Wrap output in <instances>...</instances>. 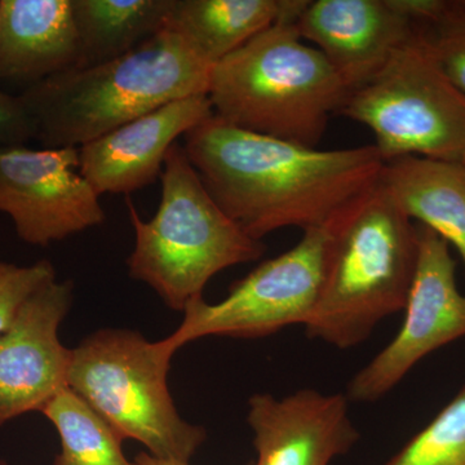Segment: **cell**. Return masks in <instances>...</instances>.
Here are the masks:
<instances>
[{
    "instance_id": "obj_1",
    "label": "cell",
    "mask_w": 465,
    "mask_h": 465,
    "mask_svg": "<svg viewBox=\"0 0 465 465\" xmlns=\"http://www.w3.org/2000/svg\"><path fill=\"white\" fill-rule=\"evenodd\" d=\"M216 203L256 241L283 228H326L381 180L375 145L321 150L241 130L213 114L183 136Z\"/></svg>"
},
{
    "instance_id": "obj_2",
    "label": "cell",
    "mask_w": 465,
    "mask_h": 465,
    "mask_svg": "<svg viewBox=\"0 0 465 465\" xmlns=\"http://www.w3.org/2000/svg\"><path fill=\"white\" fill-rule=\"evenodd\" d=\"M213 67L162 29L124 56L58 73L20 97L43 149L81 148L173 101L207 94Z\"/></svg>"
},
{
    "instance_id": "obj_3",
    "label": "cell",
    "mask_w": 465,
    "mask_h": 465,
    "mask_svg": "<svg viewBox=\"0 0 465 465\" xmlns=\"http://www.w3.org/2000/svg\"><path fill=\"white\" fill-rule=\"evenodd\" d=\"M329 229L322 292L305 333L351 349L405 309L418 262V226L378 183Z\"/></svg>"
},
{
    "instance_id": "obj_4",
    "label": "cell",
    "mask_w": 465,
    "mask_h": 465,
    "mask_svg": "<svg viewBox=\"0 0 465 465\" xmlns=\"http://www.w3.org/2000/svg\"><path fill=\"white\" fill-rule=\"evenodd\" d=\"M295 23L275 24L217 63L207 96L226 124L317 148L351 91Z\"/></svg>"
},
{
    "instance_id": "obj_5",
    "label": "cell",
    "mask_w": 465,
    "mask_h": 465,
    "mask_svg": "<svg viewBox=\"0 0 465 465\" xmlns=\"http://www.w3.org/2000/svg\"><path fill=\"white\" fill-rule=\"evenodd\" d=\"M161 182V202L149 222H143L127 200L134 229L128 272L134 280L152 287L168 308L183 312L203 298L211 278L232 266L256 262L265 246L242 231L216 203L182 143H174L167 153Z\"/></svg>"
},
{
    "instance_id": "obj_6",
    "label": "cell",
    "mask_w": 465,
    "mask_h": 465,
    "mask_svg": "<svg viewBox=\"0 0 465 465\" xmlns=\"http://www.w3.org/2000/svg\"><path fill=\"white\" fill-rule=\"evenodd\" d=\"M174 353L125 329H103L72 349L67 387L112 427L122 440L143 443L153 457L185 461L207 439L183 420L167 385Z\"/></svg>"
},
{
    "instance_id": "obj_7",
    "label": "cell",
    "mask_w": 465,
    "mask_h": 465,
    "mask_svg": "<svg viewBox=\"0 0 465 465\" xmlns=\"http://www.w3.org/2000/svg\"><path fill=\"white\" fill-rule=\"evenodd\" d=\"M339 114L366 125L384 162L423 157L465 163V97L437 64L420 27Z\"/></svg>"
},
{
    "instance_id": "obj_8",
    "label": "cell",
    "mask_w": 465,
    "mask_h": 465,
    "mask_svg": "<svg viewBox=\"0 0 465 465\" xmlns=\"http://www.w3.org/2000/svg\"><path fill=\"white\" fill-rule=\"evenodd\" d=\"M329 247V226L302 232L292 249L256 266L222 302H192L179 329L164 342L176 353L208 336L260 339L295 324L305 326L322 292Z\"/></svg>"
},
{
    "instance_id": "obj_9",
    "label": "cell",
    "mask_w": 465,
    "mask_h": 465,
    "mask_svg": "<svg viewBox=\"0 0 465 465\" xmlns=\"http://www.w3.org/2000/svg\"><path fill=\"white\" fill-rule=\"evenodd\" d=\"M418 226V262L397 335L348 384L349 402L387 396L423 358L465 336V293L457 283L450 244Z\"/></svg>"
},
{
    "instance_id": "obj_10",
    "label": "cell",
    "mask_w": 465,
    "mask_h": 465,
    "mask_svg": "<svg viewBox=\"0 0 465 465\" xmlns=\"http://www.w3.org/2000/svg\"><path fill=\"white\" fill-rule=\"evenodd\" d=\"M0 211L33 246L65 240L106 219L100 195L79 171V148L0 146Z\"/></svg>"
},
{
    "instance_id": "obj_11",
    "label": "cell",
    "mask_w": 465,
    "mask_h": 465,
    "mask_svg": "<svg viewBox=\"0 0 465 465\" xmlns=\"http://www.w3.org/2000/svg\"><path fill=\"white\" fill-rule=\"evenodd\" d=\"M73 302V283H45L24 302L14 323L0 335V425L42 411L67 388L72 349L58 329Z\"/></svg>"
},
{
    "instance_id": "obj_12",
    "label": "cell",
    "mask_w": 465,
    "mask_h": 465,
    "mask_svg": "<svg viewBox=\"0 0 465 465\" xmlns=\"http://www.w3.org/2000/svg\"><path fill=\"white\" fill-rule=\"evenodd\" d=\"M247 423L258 455L252 465H332L361 437L345 394L311 388L282 399L253 394Z\"/></svg>"
},
{
    "instance_id": "obj_13",
    "label": "cell",
    "mask_w": 465,
    "mask_h": 465,
    "mask_svg": "<svg viewBox=\"0 0 465 465\" xmlns=\"http://www.w3.org/2000/svg\"><path fill=\"white\" fill-rule=\"evenodd\" d=\"M295 25L349 91L371 81L416 30L393 0H309Z\"/></svg>"
},
{
    "instance_id": "obj_14",
    "label": "cell",
    "mask_w": 465,
    "mask_h": 465,
    "mask_svg": "<svg viewBox=\"0 0 465 465\" xmlns=\"http://www.w3.org/2000/svg\"><path fill=\"white\" fill-rule=\"evenodd\" d=\"M213 114L207 94L173 101L81 146L79 171L100 197L139 191L161 176L177 139Z\"/></svg>"
},
{
    "instance_id": "obj_15",
    "label": "cell",
    "mask_w": 465,
    "mask_h": 465,
    "mask_svg": "<svg viewBox=\"0 0 465 465\" xmlns=\"http://www.w3.org/2000/svg\"><path fill=\"white\" fill-rule=\"evenodd\" d=\"M78 60L72 0H0V81L35 84Z\"/></svg>"
},
{
    "instance_id": "obj_16",
    "label": "cell",
    "mask_w": 465,
    "mask_h": 465,
    "mask_svg": "<svg viewBox=\"0 0 465 465\" xmlns=\"http://www.w3.org/2000/svg\"><path fill=\"white\" fill-rule=\"evenodd\" d=\"M309 0H173L163 29L211 66L281 21H296Z\"/></svg>"
},
{
    "instance_id": "obj_17",
    "label": "cell",
    "mask_w": 465,
    "mask_h": 465,
    "mask_svg": "<svg viewBox=\"0 0 465 465\" xmlns=\"http://www.w3.org/2000/svg\"><path fill=\"white\" fill-rule=\"evenodd\" d=\"M379 185L403 215L454 246L465 269V163L393 159L382 166Z\"/></svg>"
},
{
    "instance_id": "obj_18",
    "label": "cell",
    "mask_w": 465,
    "mask_h": 465,
    "mask_svg": "<svg viewBox=\"0 0 465 465\" xmlns=\"http://www.w3.org/2000/svg\"><path fill=\"white\" fill-rule=\"evenodd\" d=\"M173 0H72L76 67L99 65L139 47L163 29Z\"/></svg>"
},
{
    "instance_id": "obj_19",
    "label": "cell",
    "mask_w": 465,
    "mask_h": 465,
    "mask_svg": "<svg viewBox=\"0 0 465 465\" xmlns=\"http://www.w3.org/2000/svg\"><path fill=\"white\" fill-rule=\"evenodd\" d=\"M41 412L60 437L54 465H137L125 458L118 434L69 387Z\"/></svg>"
},
{
    "instance_id": "obj_20",
    "label": "cell",
    "mask_w": 465,
    "mask_h": 465,
    "mask_svg": "<svg viewBox=\"0 0 465 465\" xmlns=\"http://www.w3.org/2000/svg\"><path fill=\"white\" fill-rule=\"evenodd\" d=\"M384 465H465V385Z\"/></svg>"
},
{
    "instance_id": "obj_21",
    "label": "cell",
    "mask_w": 465,
    "mask_h": 465,
    "mask_svg": "<svg viewBox=\"0 0 465 465\" xmlns=\"http://www.w3.org/2000/svg\"><path fill=\"white\" fill-rule=\"evenodd\" d=\"M418 26L443 74L465 97V0H448L436 20Z\"/></svg>"
},
{
    "instance_id": "obj_22",
    "label": "cell",
    "mask_w": 465,
    "mask_h": 465,
    "mask_svg": "<svg viewBox=\"0 0 465 465\" xmlns=\"http://www.w3.org/2000/svg\"><path fill=\"white\" fill-rule=\"evenodd\" d=\"M54 280L56 272L47 260L29 266L0 262V335L14 323L24 302Z\"/></svg>"
},
{
    "instance_id": "obj_23",
    "label": "cell",
    "mask_w": 465,
    "mask_h": 465,
    "mask_svg": "<svg viewBox=\"0 0 465 465\" xmlns=\"http://www.w3.org/2000/svg\"><path fill=\"white\" fill-rule=\"evenodd\" d=\"M34 139V125L20 94L0 91V146H21Z\"/></svg>"
},
{
    "instance_id": "obj_24",
    "label": "cell",
    "mask_w": 465,
    "mask_h": 465,
    "mask_svg": "<svg viewBox=\"0 0 465 465\" xmlns=\"http://www.w3.org/2000/svg\"><path fill=\"white\" fill-rule=\"evenodd\" d=\"M134 463L137 465H189V463H185V461L153 457L149 452H140L136 459H134ZM246 465H252V463Z\"/></svg>"
},
{
    "instance_id": "obj_25",
    "label": "cell",
    "mask_w": 465,
    "mask_h": 465,
    "mask_svg": "<svg viewBox=\"0 0 465 465\" xmlns=\"http://www.w3.org/2000/svg\"><path fill=\"white\" fill-rule=\"evenodd\" d=\"M0 465H9V464L5 463V461L0 460Z\"/></svg>"
}]
</instances>
